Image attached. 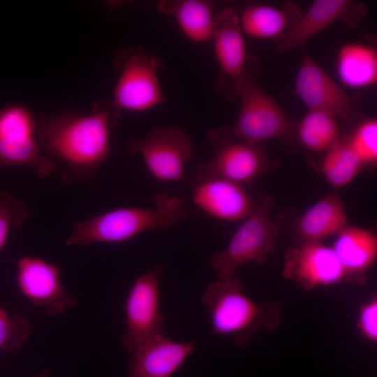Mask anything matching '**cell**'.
<instances>
[{"label":"cell","mask_w":377,"mask_h":377,"mask_svg":"<svg viewBox=\"0 0 377 377\" xmlns=\"http://www.w3.org/2000/svg\"><path fill=\"white\" fill-rule=\"evenodd\" d=\"M120 110L112 101L99 100L87 113L41 116L37 121L40 145L50 158L66 165L67 178L91 177L110 154V131Z\"/></svg>","instance_id":"1"},{"label":"cell","mask_w":377,"mask_h":377,"mask_svg":"<svg viewBox=\"0 0 377 377\" xmlns=\"http://www.w3.org/2000/svg\"><path fill=\"white\" fill-rule=\"evenodd\" d=\"M154 201L152 208L121 207L77 222L66 245L121 243L147 230L174 226L188 216L184 198L161 193Z\"/></svg>","instance_id":"2"},{"label":"cell","mask_w":377,"mask_h":377,"mask_svg":"<svg viewBox=\"0 0 377 377\" xmlns=\"http://www.w3.org/2000/svg\"><path fill=\"white\" fill-rule=\"evenodd\" d=\"M212 332L231 337L238 347L246 346L260 330H274L280 322L279 302L258 305L245 293L242 281L234 276L210 283L201 297Z\"/></svg>","instance_id":"3"},{"label":"cell","mask_w":377,"mask_h":377,"mask_svg":"<svg viewBox=\"0 0 377 377\" xmlns=\"http://www.w3.org/2000/svg\"><path fill=\"white\" fill-rule=\"evenodd\" d=\"M258 66L255 59L237 85L240 110L233 127L227 128L228 133L235 139L258 145L273 139L293 140L297 124L260 86Z\"/></svg>","instance_id":"4"},{"label":"cell","mask_w":377,"mask_h":377,"mask_svg":"<svg viewBox=\"0 0 377 377\" xmlns=\"http://www.w3.org/2000/svg\"><path fill=\"white\" fill-rule=\"evenodd\" d=\"M272 195L258 194L253 210L243 220L227 247L210 257L212 269L219 279L234 276L239 267L253 262L263 265L276 249L280 227L271 219Z\"/></svg>","instance_id":"5"},{"label":"cell","mask_w":377,"mask_h":377,"mask_svg":"<svg viewBox=\"0 0 377 377\" xmlns=\"http://www.w3.org/2000/svg\"><path fill=\"white\" fill-rule=\"evenodd\" d=\"M112 66L119 73L112 103L120 110L145 111L165 102L157 76L158 57L140 47L126 46L116 52Z\"/></svg>","instance_id":"6"},{"label":"cell","mask_w":377,"mask_h":377,"mask_svg":"<svg viewBox=\"0 0 377 377\" xmlns=\"http://www.w3.org/2000/svg\"><path fill=\"white\" fill-rule=\"evenodd\" d=\"M27 166L38 177L54 169L37 138V121L25 107L12 104L0 109V167Z\"/></svg>","instance_id":"7"},{"label":"cell","mask_w":377,"mask_h":377,"mask_svg":"<svg viewBox=\"0 0 377 377\" xmlns=\"http://www.w3.org/2000/svg\"><path fill=\"white\" fill-rule=\"evenodd\" d=\"M209 139L214 145V154L210 160L198 165L196 180L220 178L244 186L266 170L269 158L258 144L235 141L227 128L211 131Z\"/></svg>","instance_id":"8"},{"label":"cell","mask_w":377,"mask_h":377,"mask_svg":"<svg viewBox=\"0 0 377 377\" xmlns=\"http://www.w3.org/2000/svg\"><path fill=\"white\" fill-rule=\"evenodd\" d=\"M163 267L154 265L136 278L124 304L126 331L121 342L128 353L157 336L165 334V319L159 311V276Z\"/></svg>","instance_id":"9"},{"label":"cell","mask_w":377,"mask_h":377,"mask_svg":"<svg viewBox=\"0 0 377 377\" xmlns=\"http://www.w3.org/2000/svg\"><path fill=\"white\" fill-rule=\"evenodd\" d=\"M193 151L190 137L172 126L156 127L128 147L130 154L142 156L150 174L162 182H187L184 166Z\"/></svg>","instance_id":"10"},{"label":"cell","mask_w":377,"mask_h":377,"mask_svg":"<svg viewBox=\"0 0 377 377\" xmlns=\"http://www.w3.org/2000/svg\"><path fill=\"white\" fill-rule=\"evenodd\" d=\"M220 73L215 92L228 101L237 98L236 87L253 60L247 54L239 15L226 8L214 15L212 38Z\"/></svg>","instance_id":"11"},{"label":"cell","mask_w":377,"mask_h":377,"mask_svg":"<svg viewBox=\"0 0 377 377\" xmlns=\"http://www.w3.org/2000/svg\"><path fill=\"white\" fill-rule=\"evenodd\" d=\"M295 93L309 110L325 112L345 123L360 117L356 101L305 52L297 75Z\"/></svg>","instance_id":"12"},{"label":"cell","mask_w":377,"mask_h":377,"mask_svg":"<svg viewBox=\"0 0 377 377\" xmlns=\"http://www.w3.org/2000/svg\"><path fill=\"white\" fill-rule=\"evenodd\" d=\"M16 281L20 293L49 316H58L76 305L74 297L61 283L58 266L41 258L24 256L16 262Z\"/></svg>","instance_id":"13"},{"label":"cell","mask_w":377,"mask_h":377,"mask_svg":"<svg viewBox=\"0 0 377 377\" xmlns=\"http://www.w3.org/2000/svg\"><path fill=\"white\" fill-rule=\"evenodd\" d=\"M283 274L305 290L330 286L348 280L332 246L322 241H308L286 257Z\"/></svg>","instance_id":"14"},{"label":"cell","mask_w":377,"mask_h":377,"mask_svg":"<svg viewBox=\"0 0 377 377\" xmlns=\"http://www.w3.org/2000/svg\"><path fill=\"white\" fill-rule=\"evenodd\" d=\"M362 3L350 0H316L296 23L279 39L276 50L283 52L303 45L330 24L343 20L356 25L365 14Z\"/></svg>","instance_id":"15"},{"label":"cell","mask_w":377,"mask_h":377,"mask_svg":"<svg viewBox=\"0 0 377 377\" xmlns=\"http://www.w3.org/2000/svg\"><path fill=\"white\" fill-rule=\"evenodd\" d=\"M193 201L202 211L215 219L232 222L244 220L255 208L244 186L220 178L196 180Z\"/></svg>","instance_id":"16"},{"label":"cell","mask_w":377,"mask_h":377,"mask_svg":"<svg viewBox=\"0 0 377 377\" xmlns=\"http://www.w3.org/2000/svg\"><path fill=\"white\" fill-rule=\"evenodd\" d=\"M197 340L176 341L157 336L132 353L128 377H171L194 352Z\"/></svg>","instance_id":"17"},{"label":"cell","mask_w":377,"mask_h":377,"mask_svg":"<svg viewBox=\"0 0 377 377\" xmlns=\"http://www.w3.org/2000/svg\"><path fill=\"white\" fill-rule=\"evenodd\" d=\"M348 226L345 204L340 195L334 191L306 210L297 219L295 228L303 242H308L337 236Z\"/></svg>","instance_id":"18"},{"label":"cell","mask_w":377,"mask_h":377,"mask_svg":"<svg viewBox=\"0 0 377 377\" xmlns=\"http://www.w3.org/2000/svg\"><path fill=\"white\" fill-rule=\"evenodd\" d=\"M303 13L296 3L281 8L262 3L247 6L239 15L243 34L257 39H280Z\"/></svg>","instance_id":"19"},{"label":"cell","mask_w":377,"mask_h":377,"mask_svg":"<svg viewBox=\"0 0 377 377\" xmlns=\"http://www.w3.org/2000/svg\"><path fill=\"white\" fill-rule=\"evenodd\" d=\"M332 248L350 281L365 273L377 258L376 236L357 226H348L339 233Z\"/></svg>","instance_id":"20"},{"label":"cell","mask_w":377,"mask_h":377,"mask_svg":"<svg viewBox=\"0 0 377 377\" xmlns=\"http://www.w3.org/2000/svg\"><path fill=\"white\" fill-rule=\"evenodd\" d=\"M156 10L172 17L191 42L212 40L214 22L212 3L203 0H162L157 3Z\"/></svg>","instance_id":"21"},{"label":"cell","mask_w":377,"mask_h":377,"mask_svg":"<svg viewBox=\"0 0 377 377\" xmlns=\"http://www.w3.org/2000/svg\"><path fill=\"white\" fill-rule=\"evenodd\" d=\"M337 72L346 86L361 89L377 81V54L374 48L352 43L342 46L337 55Z\"/></svg>","instance_id":"22"},{"label":"cell","mask_w":377,"mask_h":377,"mask_svg":"<svg viewBox=\"0 0 377 377\" xmlns=\"http://www.w3.org/2000/svg\"><path fill=\"white\" fill-rule=\"evenodd\" d=\"M364 167L352 149L348 137H341L325 152L321 170L327 182L338 188L350 184Z\"/></svg>","instance_id":"23"},{"label":"cell","mask_w":377,"mask_h":377,"mask_svg":"<svg viewBox=\"0 0 377 377\" xmlns=\"http://www.w3.org/2000/svg\"><path fill=\"white\" fill-rule=\"evenodd\" d=\"M296 137L306 149L326 152L341 138V135L334 117L321 111L309 110L297 126Z\"/></svg>","instance_id":"24"},{"label":"cell","mask_w":377,"mask_h":377,"mask_svg":"<svg viewBox=\"0 0 377 377\" xmlns=\"http://www.w3.org/2000/svg\"><path fill=\"white\" fill-rule=\"evenodd\" d=\"M348 138L352 149L364 166L377 161L376 119L362 121Z\"/></svg>","instance_id":"25"},{"label":"cell","mask_w":377,"mask_h":377,"mask_svg":"<svg viewBox=\"0 0 377 377\" xmlns=\"http://www.w3.org/2000/svg\"><path fill=\"white\" fill-rule=\"evenodd\" d=\"M31 331L28 320L21 316H9L0 306V350L19 348L27 339Z\"/></svg>","instance_id":"26"},{"label":"cell","mask_w":377,"mask_h":377,"mask_svg":"<svg viewBox=\"0 0 377 377\" xmlns=\"http://www.w3.org/2000/svg\"><path fill=\"white\" fill-rule=\"evenodd\" d=\"M25 204L9 193H0V251L6 245L12 228L21 227L27 220Z\"/></svg>","instance_id":"27"},{"label":"cell","mask_w":377,"mask_h":377,"mask_svg":"<svg viewBox=\"0 0 377 377\" xmlns=\"http://www.w3.org/2000/svg\"><path fill=\"white\" fill-rule=\"evenodd\" d=\"M362 336L371 343L377 341V298L373 297L360 308L357 321Z\"/></svg>","instance_id":"28"},{"label":"cell","mask_w":377,"mask_h":377,"mask_svg":"<svg viewBox=\"0 0 377 377\" xmlns=\"http://www.w3.org/2000/svg\"><path fill=\"white\" fill-rule=\"evenodd\" d=\"M37 377H48L47 371H42V372Z\"/></svg>","instance_id":"29"}]
</instances>
